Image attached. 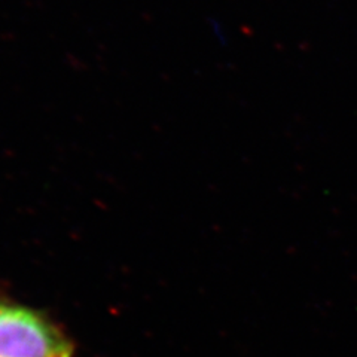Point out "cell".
Listing matches in <instances>:
<instances>
[{
	"label": "cell",
	"instance_id": "1",
	"mask_svg": "<svg viewBox=\"0 0 357 357\" xmlns=\"http://www.w3.org/2000/svg\"><path fill=\"white\" fill-rule=\"evenodd\" d=\"M75 344L45 312L0 298V357H73Z\"/></svg>",
	"mask_w": 357,
	"mask_h": 357
}]
</instances>
